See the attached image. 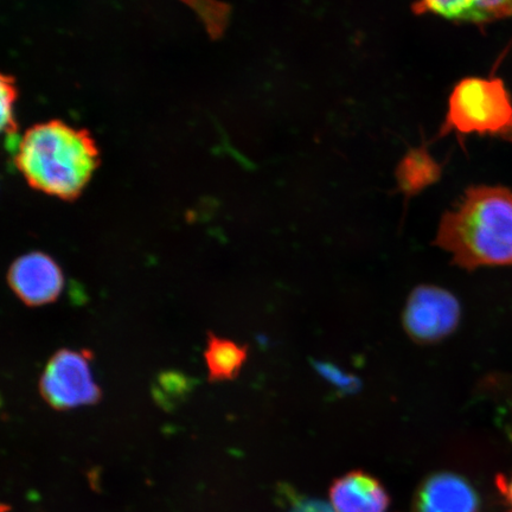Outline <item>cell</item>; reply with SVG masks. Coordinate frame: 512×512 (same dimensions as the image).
I'll return each mask as SVG.
<instances>
[{
    "instance_id": "1",
    "label": "cell",
    "mask_w": 512,
    "mask_h": 512,
    "mask_svg": "<svg viewBox=\"0 0 512 512\" xmlns=\"http://www.w3.org/2000/svg\"><path fill=\"white\" fill-rule=\"evenodd\" d=\"M435 242L465 270L511 266L512 191L484 185L467 190L441 220Z\"/></svg>"
},
{
    "instance_id": "2",
    "label": "cell",
    "mask_w": 512,
    "mask_h": 512,
    "mask_svg": "<svg viewBox=\"0 0 512 512\" xmlns=\"http://www.w3.org/2000/svg\"><path fill=\"white\" fill-rule=\"evenodd\" d=\"M16 162L32 188L73 200L91 179L99 152L86 132L53 121L31 128L19 140Z\"/></svg>"
},
{
    "instance_id": "3",
    "label": "cell",
    "mask_w": 512,
    "mask_h": 512,
    "mask_svg": "<svg viewBox=\"0 0 512 512\" xmlns=\"http://www.w3.org/2000/svg\"><path fill=\"white\" fill-rule=\"evenodd\" d=\"M482 134L512 142V98L501 79L467 78L453 88L444 133Z\"/></svg>"
},
{
    "instance_id": "4",
    "label": "cell",
    "mask_w": 512,
    "mask_h": 512,
    "mask_svg": "<svg viewBox=\"0 0 512 512\" xmlns=\"http://www.w3.org/2000/svg\"><path fill=\"white\" fill-rule=\"evenodd\" d=\"M88 351L64 349L50 358L40 381L41 394L51 407L72 409L93 405L101 398L89 366Z\"/></svg>"
},
{
    "instance_id": "5",
    "label": "cell",
    "mask_w": 512,
    "mask_h": 512,
    "mask_svg": "<svg viewBox=\"0 0 512 512\" xmlns=\"http://www.w3.org/2000/svg\"><path fill=\"white\" fill-rule=\"evenodd\" d=\"M460 306L443 288L420 286L411 294L403 315L407 334L419 343L441 341L456 330Z\"/></svg>"
},
{
    "instance_id": "6",
    "label": "cell",
    "mask_w": 512,
    "mask_h": 512,
    "mask_svg": "<svg viewBox=\"0 0 512 512\" xmlns=\"http://www.w3.org/2000/svg\"><path fill=\"white\" fill-rule=\"evenodd\" d=\"M9 285L24 304L41 306L55 302L64 285L63 273L53 258L32 252L11 265Z\"/></svg>"
},
{
    "instance_id": "7",
    "label": "cell",
    "mask_w": 512,
    "mask_h": 512,
    "mask_svg": "<svg viewBox=\"0 0 512 512\" xmlns=\"http://www.w3.org/2000/svg\"><path fill=\"white\" fill-rule=\"evenodd\" d=\"M478 505L476 492L465 479L438 473L416 492L414 512H478Z\"/></svg>"
},
{
    "instance_id": "8",
    "label": "cell",
    "mask_w": 512,
    "mask_h": 512,
    "mask_svg": "<svg viewBox=\"0 0 512 512\" xmlns=\"http://www.w3.org/2000/svg\"><path fill=\"white\" fill-rule=\"evenodd\" d=\"M330 496L336 512H384L389 504L383 486L363 472H351L336 480Z\"/></svg>"
},
{
    "instance_id": "9",
    "label": "cell",
    "mask_w": 512,
    "mask_h": 512,
    "mask_svg": "<svg viewBox=\"0 0 512 512\" xmlns=\"http://www.w3.org/2000/svg\"><path fill=\"white\" fill-rule=\"evenodd\" d=\"M418 10L465 23H489L512 16V0H419Z\"/></svg>"
},
{
    "instance_id": "10",
    "label": "cell",
    "mask_w": 512,
    "mask_h": 512,
    "mask_svg": "<svg viewBox=\"0 0 512 512\" xmlns=\"http://www.w3.org/2000/svg\"><path fill=\"white\" fill-rule=\"evenodd\" d=\"M247 348L230 339L208 335L207 349L204 352L209 380L226 381L238 376L247 360Z\"/></svg>"
},
{
    "instance_id": "11",
    "label": "cell",
    "mask_w": 512,
    "mask_h": 512,
    "mask_svg": "<svg viewBox=\"0 0 512 512\" xmlns=\"http://www.w3.org/2000/svg\"><path fill=\"white\" fill-rule=\"evenodd\" d=\"M15 88L10 79L3 78L2 82V124L5 131L12 133L14 127Z\"/></svg>"
},
{
    "instance_id": "12",
    "label": "cell",
    "mask_w": 512,
    "mask_h": 512,
    "mask_svg": "<svg viewBox=\"0 0 512 512\" xmlns=\"http://www.w3.org/2000/svg\"><path fill=\"white\" fill-rule=\"evenodd\" d=\"M290 512H336V510L318 499H306L294 505Z\"/></svg>"
},
{
    "instance_id": "13",
    "label": "cell",
    "mask_w": 512,
    "mask_h": 512,
    "mask_svg": "<svg viewBox=\"0 0 512 512\" xmlns=\"http://www.w3.org/2000/svg\"><path fill=\"white\" fill-rule=\"evenodd\" d=\"M499 490L507 502L510 512H512V475L510 477H502L498 482Z\"/></svg>"
}]
</instances>
